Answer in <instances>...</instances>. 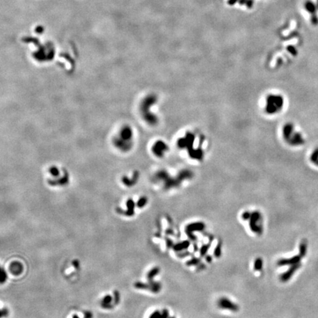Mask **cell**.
I'll use <instances>...</instances> for the list:
<instances>
[{
	"mask_svg": "<svg viewBox=\"0 0 318 318\" xmlns=\"http://www.w3.org/2000/svg\"><path fill=\"white\" fill-rule=\"evenodd\" d=\"M281 136L287 146L293 149L304 147L306 144V136L295 123L287 122L282 126Z\"/></svg>",
	"mask_w": 318,
	"mask_h": 318,
	"instance_id": "obj_1",
	"label": "cell"
},
{
	"mask_svg": "<svg viewBox=\"0 0 318 318\" xmlns=\"http://www.w3.org/2000/svg\"><path fill=\"white\" fill-rule=\"evenodd\" d=\"M286 107V99L282 94L270 93L265 96L264 111L267 115L275 116L284 111Z\"/></svg>",
	"mask_w": 318,
	"mask_h": 318,
	"instance_id": "obj_2",
	"label": "cell"
},
{
	"mask_svg": "<svg viewBox=\"0 0 318 318\" xmlns=\"http://www.w3.org/2000/svg\"><path fill=\"white\" fill-rule=\"evenodd\" d=\"M251 220H250V227L253 232L255 233L260 234L262 232V216L258 211H254L251 214Z\"/></svg>",
	"mask_w": 318,
	"mask_h": 318,
	"instance_id": "obj_3",
	"label": "cell"
},
{
	"mask_svg": "<svg viewBox=\"0 0 318 318\" xmlns=\"http://www.w3.org/2000/svg\"><path fill=\"white\" fill-rule=\"evenodd\" d=\"M307 160L312 169L318 172V145L314 147L309 151Z\"/></svg>",
	"mask_w": 318,
	"mask_h": 318,
	"instance_id": "obj_4",
	"label": "cell"
},
{
	"mask_svg": "<svg viewBox=\"0 0 318 318\" xmlns=\"http://www.w3.org/2000/svg\"><path fill=\"white\" fill-rule=\"evenodd\" d=\"M217 305L220 308H223V309H228V310L233 311V312H236L239 309V307L236 304L228 300L226 297H221L217 302Z\"/></svg>",
	"mask_w": 318,
	"mask_h": 318,
	"instance_id": "obj_5",
	"label": "cell"
},
{
	"mask_svg": "<svg viewBox=\"0 0 318 318\" xmlns=\"http://www.w3.org/2000/svg\"><path fill=\"white\" fill-rule=\"evenodd\" d=\"M301 256L300 255H295L290 259H281L278 262V266H286V265H294L296 264H298L300 262Z\"/></svg>",
	"mask_w": 318,
	"mask_h": 318,
	"instance_id": "obj_6",
	"label": "cell"
},
{
	"mask_svg": "<svg viewBox=\"0 0 318 318\" xmlns=\"http://www.w3.org/2000/svg\"><path fill=\"white\" fill-rule=\"evenodd\" d=\"M300 267V264H296L292 265L291 267L289 268V270H288L286 273H284V274L281 275V281H287L288 280H289L291 278V277L293 276V274L295 273L296 270Z\"/></svg>",
	"mask_w": 318,
	"mask_h": 318,
	"instance_id": "obj_7",
	"label": "cell"
},
{
	"mask_svg": "<svg viewBox=\"0 0 318 318\" xmlns=\"http://www.w3.org/2000/svg\"><path fill=\"white\" fill-rule=\"evenodd\" d=\"M204 228V225L202 222H197V223H193L189 225L187 228V233L189 232L193 231H200V229L202 230Z\"/></svg>",
	"mask_w": 318,
	"mask_h": 318,
	"instance_id": "obj_8",
	"label": "cell"
},
{
	"mask_svg": "<svg viewBox=\"0 0 318 318\" xmlns=\"http://www.w3.org/2000/svg\"><path fill=\"white\" fill-rule=\"evenodd\" d=\"M307 251V243L306 242L303 241L300 244V255L301 257L305 256Z\"/></svg>",
	"mask_w": 318,
	"mask_h": 318,
	"instance_id": "obj_9",
	"label": "cell"
},
{
	"mask_svg": "<svg viewBox=\"0 0 318 318\" xmlns=\"http://www.w3.org/2000/svg\"><path fill=\"white\" fill-rule=\"evenodd\" d=\"M262 265H263L262 259L261 258H258L254 263V269L255 270H261L262 269Z\"/></svg>",
	"mask_w": 318,
	"mask_h": 318,
	"instance_id": "obj_10",
	"label": "cell"
},
{
	"mask_svg": "<svg viewBox=\"0 0 318 318\" xmlns=\"http://www.w3.org/2000/svg\"><path fill=\"white\" fill-rule=\"evenodd\" d=\"M220 254H221V248H220V245L219 244V245L217 246V248L215 249V251H214V255L217 256V257H219L220 255Z\"/></svg>",
	"mask_w": 318,
	"mask_h": 318,
	"instance_id": "obj_11",
	"label": "cell"
},
{
	"mask_svg": "<svg viewBox=\"0 0 318 318\" xmlns=\"http://www.w3.org/2000/svg\"><path fill=\"white\" fill-rule=\"evenodd\" d=\"M251 213H249V211H245L244 213H243L242 214V218L244 219V220H248V219L251 218Z\"/></svg>",
	"mask_w": 318,
	"mask_h": 318,
	"instance_id": "obj_12",
	"label": "cell"
},
{
	"mask_svg": "<svg viewBox=\"0 0 318 318\" xmlns=\"http://www.w3.org/2000/svg\"><path fill=\"white\" fill-rule=\"evenodd\" d=\"M209 245L207 246H203V247H202V249H201V255H204L205 254H206V253L207 252L208 249H209Z\"/></svg>",
	"mask_w": 318,
	"mask_h": 318,
	"instance_id": "obj_13",
	"label": "cell"
},
{
	"mask_svg": "<svg viewBox=\"0 0 318 318\" xmlns=\"http://www.w3.org/2000/svg\"><path fill=\"white\" fill-rule=\"evenodd\" d=\"M247 8H251L253 6V0H247Z\"/></svg>",
	"mask_w": 318,
	"mask_h": 318,
	"instance_id": "obj_14",
	"label": "cell"
},
{
	"mask_svg": "<svg viewBox=\"0 0 318 318\" xmlns=\"http://www.w3.org/2000/svg\"><path fill=\"white\" fill-rule=\"evenodd\" d=\"M236 1H237V0H229V1H228V4H229V5H234V4L236 2Z\"/></svg>",
	"mask_w": 318,
	"mask_h": 318,
	"instance_id": "obj_15",
	"label": "cell"
},
{
	"mask_svg": "<svg viewBox=\"0 0 318 318\" xmlns=\"http://www.w3.org/2000/svg\"><path fill=\"white\" fill-rule=\"evenodd\" d=\"M171 318H175V317H171Z\"/></svg>",
	"mask_w": 318,
	"mask_h": 318,
	"instance_id": "obj_16",
	"label": "cell"
}]
</instances>
